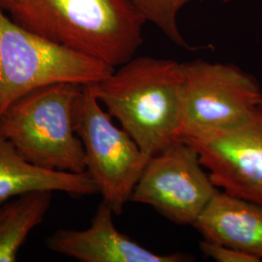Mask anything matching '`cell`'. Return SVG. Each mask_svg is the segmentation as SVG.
<instances>
[{"instance_id":"obj_2","label":"cell","mask_w":262,"mask_h":262,"mask_svg":"<svg viewBox=\"0 0 262 262\" xmlns=\"http://www.w3.org/2000/svg\"><path fill=\"white\" fill-rule=\"evenodd\" d=\"M19 25L114 68L133 58L146 21L129 0H15Z\"/></svg>"},{"instance_id":"obj_7","label":"cell","mask_w":262,"mask_h":262,"mask_svg":"<svg viewBox=\"0 0 262 262\" xmlns=\"http://www.w3.org/2000/svg\"><path fill=\"white\" fill-rule=\"evenodd\" d=\"M194 149L180 140L150 157L131 194V202L152 207L177 225H193L219 190Z\"/></svg>"},{"instance_id":"obj_13","label":"cell","mask_w":262,"mask_h":262,"mask_svg":"<svg viewBox=\"0 0 262 262\" xmlns=\"http://www.w3.org/2000/svg\"><path fill=\"white\" fill-rule=\"evenodd\" d=\"M144 20L150 21L169 40L185 49H191L182 35L178 15L187 3L194 0H129ZM225 2L230 0H225Z\"/></svg>"},{"instance_id":"obj_12","label":"cell","mask_w":262,"mask_h":262,"mask_svg":"<svg viewBox=\"0 0 262 262\" xmlns=\"http://www.w3.org/2000/svg\"><path fill=\"white\" fill-rule=\"evenodd\" d=\"M52 199L53 191L36 190L0 205V262L17 261L30 232L44 221Z\"/></svg>"},{"instance_id":"obj_14","label":"cell","mask_w":262,"mask_h":262,"mask_svg":"<svg viewBox=\"0 0 262 262\" xmlns=\"http://www.w3.org/2000/svg\"><path fill=\"white\" fill-rule=\"evenodd\" d=\"M200 249L206 256L217 262H259L261 260L251 253L208 240L200 243Z\"/></svg>"},{"instance_id":"obj_9","label":"cell","mask_w":262,"mask_h":262,"mask_svg":"<svg viewBox=\"0 0 262 262\" xmlns=\"http://www.w3.org/2000/svg\"><path fill=\"white\" fill-rule=\"evenodd\" d=\"M111 207L104 201L84 230L59 229L46 240L48 249L82 262H187L184 253L159 254L140 246L114 225Z\"/></svg>"},{"instance_id":"obj_5","label":"cell","mask_w":262,"mask_h":262,"mask_svg":"<svg viewBox=\"0 0 262 262\" xmlns=\"http://www.w3.org/2000/svg\"><path fill=\"white\" fill-rule=\"evenodd\" d=\"M74 125L84 147L86 174L114 214H122L150 157L113 122L89 85L76 104Z\"/></svg>"},{"instance_id":"obj_10","label":"cell","mask_w":262,"mask_h":262,"mask_svg":"<svg viewBox=\"0 0 262 262\" xmlns=\"http://www.w3.org/2000/svg\"><path fill=\"white\" fill-rule=\"evenodd\" d=\"M193 226L205 240L262 259V206L217 190Z\"/></svg>"},{"instance_id":"obj_6","label":"cell","mask_w":262,"mask_h":262,"mask_svg":"<svg viewBox=\"0 0 262 262\" xmlns=\"http://www.w3.org/2000/svg\"><path fill=\"white\" fill-rule=\"evenodd\" d=\"M182 139L230 127L262 103L257 79L234 64L182 63Z\"/></svg>"},{"instance_id":"obj_4","label":"cell","mask_w":262,"mask_h":262,"mask_svg":"<svg viewBox=\"0 0 262 262\" xmlns=\"http://www.w3.org/2000/svg\"><path fill=\"white\" fill-rule=\"evenodd\" d=\"M114 70L23 27L0 7V116L39 88L59 83L96 84Z\"/></svg>"},{"instance_id":"obj_1","label":"cell","mask_w":262,"mask_h":262,"mask_svg":"<svg viewBox=\"0 0 262 262\" xmlns=\"http://www.w3.org/2000/svg\"><path fill=\"white\" fill-rule=\"evenodd\" d=\"M182 63L133 57L96 84L94 96L149 157L182 140Z\"/></svg>"},{"instance_id":"obj_8","label":"cell","mask_w":262,"mask_h":262,"mask_svg":"<svg viewBox=\"0 0 262 262\" xmlns=\"http://www.w3.org/2000/svg\"><path fill=\"white\" fill-rule=\"evenodd\" d=\"M183 140L215 187L262 206V103L230 127Z\"/></svg>"},{"instance_id":"obj_15","label":"cell","mask_w":262,"mask_h":262,"mask_svg":"<svg viewBox=\"0 0 262 262\" xmlns=\"http://www.w3.org/2000/svg\"><path fill=\"white\" fill-rule=\"evenodd\" d=\"M15 0H0V7L4 10L10 9V7L12 6V4L14 3Z\"/></svg>"},{"instance_id":"obj_3","label":"cell","mask_w":262,"mask_h":262,"mask_svg":"<svg viewBox=\"0 0 262 262\" xmlns=\"http://www.w3.org/2000/svg\"><path fill=\"white\" fill-rule=\"evenodd\" d=\"M84 86L59 83L28 93L0 116V133L37 167L85 172L84 147L74 125L76 104Z\"/></svg>"},{"instance_id":"obj_11","label":"cell","mask_w":262,"mask_h":262,"mask_svg":"<svg viewBox=\"0 0 262 262\" xmlns=\"http://www.w3.org/2000/svg\"><path fill=\"white\" fill-rule=\"evenodd\" d=\"M50 190L81 197L98 193L86 174L40 168L24 159L0 133V205L21 194Z\"/></svg>"}]
</instances>
